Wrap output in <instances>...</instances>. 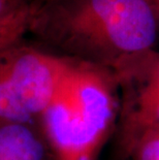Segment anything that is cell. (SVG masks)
I'll return each mask as SVG.
<instances>
[{"instance_id": "cell-1", "label": "cell", "mask_w": 159, "mask_h": 160, "mask_svg": "<svg viewBox=\"0 0 159 160\" xmlns=\"http://www.w3.org/2000/svg\"><path fill=\"white\" fill-rule=\"evenodd\" d=\"M158 26L147 0H55L36 6L29 32L66 58L113 72L153 50Z\"/></svg>"}, {"instance_id": "cell-3", "label": "cell", "mask_w": 159, "mask_h": 160, "mask_svg": "<svg viewBox=\"0 0 159 160\" xmlns=\"http://www.w3.org/2000/svg\"><path fill=\"white\" fill-rule=\"evenodd\" d=\"M112 74L121 89L117 152L128 158L142 137L159 126V53L150 50L135 55Z\"/></svg>"}, {"instance_id": "cell-2", "label": "cell", "mask_w": 159, "mask_h": 160, "mask_svg": "<svg viewBox=\"0 0 159 160\" xmlns=\"http://www.w3.org/2000/svg\"><path fill=\"white\" fill-rule=\"evenodd\" d=\"M117 90L109 70L72 59L61 90L38 120L53 160H97L116 126Z\"/></svg>"}, {"instance_id": "cell-9", "label": "cell", "mask_w": 159, "mask_h": 160, "mask_svg": "<svg viewBox=\"0 0 159 160\" xmlns=\"http://www.w3.org/2000/svg\"><path fill=\"white\" fill-rule=\"evenodd\" d=\"M24 3H18L16 0H0V19L9 15Z\"/></svg>"}, {"instance_id": "cell-10", "label": "cell", "mask_w": 159, "mask_h": 160, "mask_svg": "<svg viewBox=\"0 0 159 160\" xmlns=\"http://www.w3.org/2000/svg\"><path fill=\"white\" fill-rule=\"evenodd\" d=\"M147 1L151 5V8H153L155 15L157 16V18L159 20V0H147Z\"/></svg>"}, {"instance_id": "cell-7", "label": "cell", "mask_w": 159, "mask_h": 160, "mask_svg": "<svg viewBox=\"0 0 159 160\" xmlns=\"http://www.w3.org/2000/svg\"><path fill=\"white\" fill-rule=\"evenodd\" d=\"M6 122L37 124L12 90L0 58V123Z\"/></svg>"}, {"instance_id": "cell-5", "label": "cell", "mask_w": 159, "mask_h": 160, "mask_svg": "<svg viewBox=\"0 0 159 160\" xmlns=\"http://www.w3.org/2000/svg\"><path fill=\"white\" fill-rule=\"evenodd\" d=\"M45 135L37 124L0 123V160H50Z\"/></svg>"}, {"instance_id": "cell-4", "label": "cell", "mask_w": 159, "mask_h": 160, "mask_svg": "<svg viewBox=\"0 0 159 160\" xmlns=\"http://www.w3.org/2000/svg\"><path fill=\"white\" fill-rule=\"evenodd\" d=\"M0 58L12 90L38 124L61 90L72 59L21 43L1 52Z\"/></svg>"}, {"instance_id": "cell-8", "label": "cell", "mask_w": 159, "mask_h": 160, "mask_svg": "<svg viewBox=\"0 0 159 160\" xmlns=\"http://www.w3.org/2000/svg\"><path fill=\"white\" fill-rule=\"evenodd\" d=\"M133 160H159V126L146 132L130 155Z\"/></svg>"}, {"instance_id": "cell-6", "label": "cell", "mask_w": 159, "mask_h": 160, "mask_svg": "<svg viewBox=\"0 0 159 160\" xmlns=\"http://www.w3.org/2000/svg\"><path fill=\"white\" fill-rule=\"evenodd\" d=\"M35 8L36 5L23 4L0 19V52L21 43L29 32Z\"/></svg>"}]
</instances>
